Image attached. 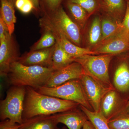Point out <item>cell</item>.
<instances>
[{
	"mask_svg": "<svg viewBox=\"0 0 129 129\" xmlns=\"http://www.w3.org/2000/svg\"><path fill=\"white\" fill-rule=\"evenodd\" d=\"M53 71L41 66H26L17 61L11 65L7 76L12 85L36 89L45 86Z\"/></svg>",
	"mask_w": 129,
	"mask_h": 129,
	"instance_id": "7a4b0ae2",
	"label": "cell"
},
{
	"mask_svg": "<svg viewBox=\"0 0 129 129\" xmlns=\"http://www.w3.org/2000/svg\"><path fill=\"white\" fill-rule=\"evenodd\" d=\"M63 0H40L41 12L49 14L56 11L62 6Z\"/></svg>",
	"mask_w": 129,
	"mask_h": 129,
	"instance_id": "484cf974",
	"label": "cell"
},
{
	"mask_svg": "<svg viewBox=\"0 0 129 129\" xmlns=\"http://www.w3.org/2000/svg\"><path fill=\"white\" fill-rule=\"evenodd\" d=\"M34 5L35 8V12L36 14H39L41 13L40 8V0H30Z\"/></svg>",
	"mask_w": 129,
	"mask_h": 129,
	"instance_id": "1f68e13d",
	"label": "cell"
},
{
	"mask_svg": "<svg viewBox=\"0 0 129 129\" xmlns=\"http://www.w3.org/2000/svg\"><path fill=\"white\" fill-rule=\"evenodd\" d=\"M26 91V87L15 86L8 90L5 99L1 101V121L8 119L19 124L22 123Z\"/></svg>",
	"mask_w": 129,
	"mask_h": 129,
	"instance_id": "8992f818",
	"label": "cell"
},
{
	"mask_svg": "<svg viewBox=\"0 0 129 129\" xmlns=\"http://www.w3.org/2000/svg\"><path fill=\"white\" fill-rule=\"evenodd\" d=\"M93 51L96 55L118 54L129 50V39L119 32Z\"/></svg>",
	"mask_w": 129,
	"mask_h": 129,
	"instance_id": "7c38bea8",
	"label": "cell"
},
{
	"mask_svg": "<svg viewBox=\"0 0 129 129\" xmlns=\"http://www.w3.org/2000/svg\"><path fill=\"white\" fill-rule=\"evenodd\" d=\"M53 115H41L24 119L20 129H60Z\"/></svg>",
	"mask_w": 129,
	"mask_h": 129,
	"instance_id": "9a60e30c",
	"label": "cell"
},
{
	"mask_svg": "<svg viewBox=\"0 0 129 129\" xmlns=\"http://www.w3.org/2000/svg\"><path fill=\"white\" fill-rule=\"evenodd\" d=\"M128 101L125 98L122 99L113 88L107 92L103 98L99 111L108 120H110L118 113L117 108L121 112L124 111Z\"/></svg>",
	"mask_w": 129,
	"mask_h": 129,
	"instance_id": "30bf717a",
	"label": "cell"
},
{
	"mask_svg": "<svg viewBox=\"0 0 129 129\" xmlns=\"http://www.w3.org/2000/svg\"><path fill=\"white\" fill-rule=\"evenodd\" d=\"M114 86L119 92L127 94L129 99V64L126 61L118 66L114 76Z\"/></svg>",
	"mask_w": 129,
	"mask_h": 129,
	"instance_id": "2e32d148",
	"label": "cell"
},
{
	"mask_svg": "<svg viewBox=\"0 0 129 129\" xmlns=\"http://www.w3.org/2000/svg\"><path fill=\"white\" fill-rule=\"evenodd\" d=\"M53 115L58 123L63 124L69 129H81L88 120L84 113L77 108Z\"/></svg>",
	"mask_w": 129,
	"mask_h": 129,
	"instance_id": "4fadbf2b",
	"label": "cell"
},
{
	"mask_svg": "<svg viewBox=\"0 0 129 129\" xmlns=\"http://www.w3.org/2000/svg\"><path fill=\"white\" fill-rule=\"evenodd\" d=\"M123 112H125L129 113V99L127 102V104L125 106V108Z\"/></svg>",
	"mask_w": 129,
	"mask_h": 129,
	"instance_id": "836d02e7",
	"label": "cell"
},
{
	"mask_svg": "<svg viewBox=\"0 0 129 129\" xmlns=\"http://www.w3.org/2000/svg\"><path fill=\"white\" fill-rule=\"evenodd\" d=\"M15 8L24 14L35 11L34 5L30 0H16Z\"/></svg>",
	"mask_w": 129,
	"mask_h": 129,
	"instance_id": "83f0119b",
	"label": "cell"
},
{
	"mask_svg": "<svg viewBox=\"0 0 129 129\" xmlns=\"http://www.w3.org/2000/svg\"><path fill=\"white\" fill-rule=\"evenodd\" d=\"M64 2L65 7L71 16L78 23L83 24L87 17L88 13L76 3L67 1Z\"/></svg>",
	"mask_w": 129,
	"mask_h": 129,
	"instance_id": "603a6c76",
	"label": "cell"
},
{
	"mask_svg": "<svg viewBox=\"0 0 129 129\" xmlns=\"http://www.w3.org/2000/svg\"><path fill=\"white\" fill-rule=\"evenodd\" d=\"M35 89L43 94L75 102L89 110L93 111L80 79L69 81L56 87L40 86Z\"/></svg>",
	"mask_w": 129,
	"mask_h": 129,
	"instance_id": "277c9868",
	"label": "cell"
},
{
	"mask_svg": "<svg viewBox=\"0 0 129 129\" xmlns=\"http://www.w3.org/2000/svg\"><path fill=\"white\" fill-rule=\"evenodd\" d=\"M118 24L108 19L105 18L101 22L102 37L101 42L105 41L116 34L120 29Z\"/></svg>",
	"mask_w": 129,
	"mask_h": 129,
	"instance_id": "7402d4cb",
	"label": "cell"
},
{
	"mask_svg": "<svg viewBox=\"0 0 129 129\" xmlns=\"http://www.w3.org/2000/svg\"><path fill=\"white\" fill-rule=\"evenodd\" d=\"M79 107L96 129H111L108 123V120L100 111H91L81 105Z\"/></svg>",
	"mask_w": 129,
	"mask_h": 129,
	"instance_id": "d6986e66",
	"label": "cell"
},
{
	"mask_svg": "<svg viewBox=\"0 0 129 129\" xmlns=\"http://www.w3.org/2000/svg\"><path fill=\"white\" fill-rule=\"evenodd\" d=\"M39 23L42 29H55L64 35L72 43L80 45L81 34L79 25L70 18L62 6L53 13L43 15Z\"/></svg>",
	"mask_w": 129,
	"mask_h": 129,
	"instance_id": "3957f363",
	"label": "cell"
},
{
	"mask_svg": "<svg viewBox=\"0 0 129 129\" xmlns=\"http://www.w3.org/2000/svg\"><path fill=\"white\" fill-rule=\"evenodd\" d=\"M105 10L111 16L120 17L125 14L127 3L124 0H104Z\"/></svg>",
	"mask_w": 129,
	"mask_h": 129,
	"instance_id": "ffe728a7",
	"label": "cell"
},
{
	"mask_svg": "<svg viewBox=\"0 0 129 129\" xmlns=\"http://www.w3.org/2000/svg\"><path fill=\"white\" fill-rule=\"evenodd\" d=\"M19 49L13 35L8 34L5 39L0 42V75L7 77L10 67L17 61L19 57Z\"/></svg>",
	"mask_w": 129,
	"mask_h": 129,
	"instance_id": "52a82bcc",
	"label": "cell"
},
{
	"mask_svg": "<svg viewBox=\"0 0 129 129\" xmlns=\"http://www.w3.org/2000/svg\"><path fill=\"white\" fill-rule=\"evenodd\" d=\"M74 60V58L56 42L52 57V69L54 70L60 69L73 62Z\"/></svg>",
	"mask_w": 129,
	"mask_h": 129,
	"instance_id": "ac0fdd59",
	"label": "cell"
},
{
	"mask_svg": "<svg viewBox=\"0 0 129 129\" xmlns=\"http://www.w3.org/2000/svg\"><path fill=\"white\" fill-rule=\"evenodd\" d=\"M80 79L93 111L99 112L103 98L107 92L113 88L104 86L87 74L84 75Z\"/></svg>",
	"mask_w": 129,
	"mask_h": 129,
	"instance_id": "ba28073f",
	"label": "cell"
},
{
	"mask_svg": "<svg viewBox=\"0 0 129 129\" xmlns=\"http://www.w3.org/2000/svg\"><path fill=\"white\" fill-rule=\"evenodd\" d=\"M23 119H27L41 115H51L77 108L79 104L74 102L43 94L35 89L26 87Z\"/></svg>",
	"mask_w": 129,
	"mask_h": 129,
	"instance_id": "6da1fadb",
	"label": "cell"
},
{
	"mask_svg": "<svg viewBox=\"0 0 129 129\" xmlns=\"http://www.w3.org/2000/svg\"><path fill=\"white\" fill-rule=\"evenodd\" d=\"M119 31L129 39V1H127L124 18L122 23H120Z\"/></svg>",
	"mask_w": 129,
	"mask_h": 129,
	"instance_id": "f1b7e54d",
	"label": "cell"
},
{
	"mask_svg": "<svg viewBox=\"0 0 129 129\" xmlns=\"http://www.w3.org/2000/svg\"><path fill=\"white\" fill-rule=\"evenodd\" d=\"M127 1H129V0H127Z\"/></svg>",
	"mask_w": 129,
	"mask_h": 129,
	"instance_id": "8d00e7d4",
	"label": "cell"
},
{
	"mask_svg": "<svg viewBox=\"0 0 129 129\" xmlns=\"http://www.w3.org/2000/svg\"><path fill=\"white\" fill-rule=\"evenodd\" d=\"M114 55H86L74 58L83 67L86 74L91 76L103 85L113 88L109 78V68Z\"/></svg>",
	"mask_w": 129,
	"mask_h": 129,
	"instance_id": "5b68a950",
	"label": "cell"
},
{
	"mask_svg": "<svg viewBox=\"0 0 129 129\" xmlns=\"http://www.w3.org/2000/svg\"><path fill=\"white\" fill-rule=\"evenodd\" d=\"M47 29L51 30L53 33L55 38L56 42L59 44L68 54L74 58L86 55H96L94 51L91 50L89 48L80 47L72 43L60 32L55 29Z\"/></svg>",
	"mask_w": 129,
	"mask_h": 129,
	"instance_id": "5bb4252c",
	"label": "cell"
},
{
	"mask_svg": "<svg viewBox=\"0 0 129 129\" xmlns=\"http://www.w3.org/2000/svg\"><path fill=\"white\" fill-rule=\"evenodd\" d=\"M0 129H20L19 124L9 119H6L0 122Z\"/></svg>",
	"mask_w": 129,
	"mask_h": 129,
	"instance_id": "f546056e",
	"label": "cell"
},
{
	"mask_svg": "<svg viewBox=\"0 0 129 129\" xmlns=\"http://www.w3.org/2000/svg\"><path fill=\"white\" fill-rule=\"evenodd\" d=\"M102 37L101 22L100 18L96 17L92 21L89 34L91 45H94L101 41Z\"/></svg>",
	"mask_w": 129,
	"mask_h": 129,
	"instance_id": "d4e9b609",
	"label": "cell"
},
{
	"mask_svg": "<svg viewBox=\"0 0 129 129\" xmlns=\"http://www.w3.org/2000/svg\"><path fill=\"white\" fill-rule=\"evenodd\" d=\"M8 34L9 32L7 25L0 17V42L3 40Z\"/></svg>",
	"mask_w": 129,
	"mask_h": 129,
	"instance_id": "4dcf8cb0",
	"label": "cell"
},
{
	"mask_svg": "<svg viewBox=\"0 0 129 129\" xmlns=\"http://www.w3.org/2000/svg\"><path fill=\"white\" fill-rule=\"evenodd\" d=\"M0 17L1 18L7 25L9 34L12 35L15 29V24L17 18L15 13V8L8 0H1Z\"/></svg>",
	"mask_w": 129,
	"mask_h": 129,
	"instance_id": "e0dca14e",
	"label": "cell"
},
{
	"mask_svg": "<svg viewBox=\"0 0 129 129\" xmlns=\"http://www.w3.org/2000/svg\"><path fill=\"white\" fill-rule=\"evenodd\" d=\"M9 2L10 3V4H11L15 8V3L16 0H8Z\"/></svg>",
	"mask_w": 129,
	"mask_h": 129,
	"instance_id": "e575fe53",
	"label": "cell"
},
{
	"mask_svg": "<svg viewBox=\"0 0 129 129\" xmlns=\"http://www.w3.org/2000/svg\"><path fill=\"white\" fill-rule=\"evenodd\" d=\"M86 74L83 67L78 62H73L57 70H54L45 86L54 87L73 79H80Z\"/></svg>",
	"mask_w": 129,
	"mask_h": 129,
	"instance_id": "9c48e42d",
	"label": "cell"
},
{
	"mask_svg": "<svg viewBox=\"0 0 129 129\" xmlns=\"http://www.w3.org/2000/svg\"><path fill=\"white\" fill-rule=\"evenodd\" d=\"M83 129H96L89 120H86L83 125Z\"/></svg>",
	"mask_w": 129,
	"mask_h": 129,
	"instance_id": "d6a6232c",
	"label": "cell"
},
{
	"mask_svg": "<svg viewBox=\"0 0 129 129\" xmlns=\"http://www.w3.org/2000/svg\"><path fill=\"white\" fill-rule=\"evenodd\" d=\"M43 34L39 40L31 47L30 51L37 50L50 48L56 43L55 38L53 33L47 29H42Z\"/></svg>",
	"mask_w": 129,
	"mask_h": 129,
	"instance_id": "44dd1931",
	"label": "cell"
},
{
	"mask_svg": "<svg viewBox=\"0 0 129 129\" xmlns=\"http://www.w3.org/2000/svg\"><path fill=\"white\" fill-rule=\"evenodd\" d=\"M55 45L50 48L30 51L19 58L17 61L26 66L37 65L52 68Z\"/></svg>",
	"mask_w": 129,
	"mask_h": 129,
	"instance_id": "8fae6325",
	"label": "cell"
},
{
	"mask_svg": "<svg viewBox=\"0 0 129 129\" xmlns=\"http://www.w3.org/2000/svg\"><path fill=\"white\" fill-rule=\"evenodd\" d=\"M70 2L76 3L80 6L88 13L91 14L98 8L99 3L98 0H66Z\"/></svg>",
	"mask_w": 129,
	"mask_h": 129,
	"instance_id": "4316f807",
	"label": "cell"
},
{
	"mask_svg": "<svg viewBox=\"0 0 129 129\" xmlns=\"http://www.w3.org/2000/svg\"><path fill=\"white\" fill-rule=\"evenodd\" d=\"M108 123L111 129H129V113L122 112L108 120Z\"/></svg>",
	"mask_w": 129,
	"mask_h": 129,
	"instance_id": "cb8c5ba5",
	"label": "cell"
},
{
	"mask_svg": "<svg viewBox=\"0 0 129 129\" xmlns=\"http://www.w3.org/2000/svg\"><path fill=\"white\" fill-rule=\"evenodd\" d=\"M60 129H67V128H66V127H63L62 128H60Z\"/></svg>",
	"mask_w": 129,
	"mask_h": 129,
	"instance_id": "d590c367",
	"label": "cell"
}]
</instances>
